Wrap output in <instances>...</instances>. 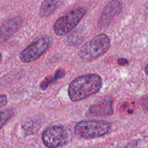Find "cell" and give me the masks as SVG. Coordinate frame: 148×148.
<instances>
[{
  "label": "cell",
  "mask_w": 148,
  "mask_h": 148,
  "mask_svg": "<svg viewBox=\"0 0 148 148\" xmlns=\"http://www.w3.org/2000/svg\"><path fill=\"white\" fill-rule=\"evenodd\" d=\"M110 124L104 121H82L76 124L75 133L78 137L94 139L105 135L110 130Z\"/></svg>",
  "instance_id": "obj_3"
},
{
  "label": "cell",
  "mask_w": 148,
  "mask_h": 148,
  "mask_svg": "<svg viewBox=\"0 0 148 148\" xmlns=\"http://www.w3.org/2000/svg\"><path fill=\"white\" fill-rule=\"evenodd\" d=\"M145 73H146V75L148 76V63L147 64L146 66H145Z\"/></svg>",
  "instance_id": "obj_14"
},
{
  "label": "cell",
  "mask_w": 148,
  "mask_h": 148,
  "mask_svg": "<svg viewBox=\"0 0 148 148\" xmlns=\"http://www.w3.org/2000/svg\"><path fill=\"white\" fill-rule=\"evenodd\" d=\"M71 139L68 130L60 126H53L46 129L42 134L44 144L48 148H58L68 144Z\"/></svg>",
  "instance_id": "obj_4"
},
{
  "label": "cell",
  "mask_w": 148,
  "mask_h": 148,
  "mask_svg": "<svg viewBox=\"0 0 148 148\" xmlns=\"http://www.w3.org/2000/svg\"><path fill=\"white\" fill-rule=\"evenodd\" d=\"M1 59H2V57H1V53H0V63H1Z\"/></svg>",
  "instance_id": "obj_15"
},
{
  "label": "cell",
  "mask_w": 148,
  "mask_h": 148,
  "mask_svg": "<svg viewBox=\"0 0 148 148\" xmlns=\"http://www.w3.org/2000/svg\"><path fill=\"white\" fill-rule=\"evenodd\" d=\"M123 8L122 1L118 0H113L110 1L103 10L100 17L99 25L100 27H107L116 15L121 12Z\"/></svg>",
  "instance_id": "obj_7"
},
{
  "label": "cell",
  "mask_w": 148,
  "mask_h": 148,
  "mask_svg": "<svg viewBox=\"0 0 148 148\" xmlns=\"http://www.w3.org/2000/svg\"><path fill=\"white\" fill-rule=\"evenodd\" d=\"M142 106L148 110V98H145V99L142 101Z\"/></svg>",
  "instance_id": "obj_13"
},
{
  "label": "cell",
  "mask_w": 148,
  "mask_h": 148,
  "mask_svg": "<svg viewBox=\"0 0 148 148\" xmlns=\"http://www.w3.org/2000/svg\"><path fill=\"white\" fill-rule=\"evenodd\" d=\"M13 115H14V111L11 109L6 110V111L0 112V130L2 128V127L7 121L12 117Z\"/></svg>",
  "instance_id": "obj_11"
},
{
  "label": "cell",
  "mask_w": 148,
  "mask_h": 148,
  "mask_svg": "<svg viewBox=\"0 0 148 148\" xmlns=\"http://www.w3.org/2000/svg\"><path fill=\"white\" fill-rule=\"evenodd\" d=\"M22 25L20 18H14L6 22L0 27V42L4 41L19 30Z\"/></svg>",
  "instance_id": "obj_9"
},
{
  "label": "cell",
  "mask_w": 148,
  "mask_h": 148,
  "mask_svg": "<svg viewBox=\"0 0 148 148\" xmlns=\"http://www.w3.org/2000/svg\"><path fill=\"white\" fill-rule=\"evenodd\" d=\"M102 80L100 75H86L78 77L68 87V95L72 101H79L100 91Z\"/></svg>",
  "instance_id": "obj_1"
},
{
  "label": "cell",
  "mask_w": 148,
  "mask_h": 148,
  "mask_svg": "<svg viewBox=\"0 0 148 148\" xmlns=\"http://www.w3.org/2000/svg\"><path fill=\"white\" fill-rule=\"evenodd\" d=\"M7 98L4 95H0V108H2L7 104Z\"/></svg>",
  "instance_id": "obj_12"
},
{
  "label": "cell",
  "mask_w": 148,
  "mask_h": 148,
  "mask_svg": "<svg viewBox=\"0 0 148 148\" xmlns=\"http://www.w3.org/2000/svg\"><path fill=\"white\" fill-rule=\"evenodd\" d=\"M51 45L49 37H43L30 44L20 54V59L24 63H29L39 59L47 51Z\"/></svg>",
  "instance_id": "obj_6"
},
{
  "label": "cell",
  "mask_w": 148,
  "mask_h": 148,
  "mask_svg": "<svg viewBox=\"0 0 148 148\" xmlns=\"http://www.w3.org/2000/svg\"><path fill=\"white\" fill-rule=\"evenodd\" d=\"M113 101L110 98H106L101 102L92 106L89 108V113L95 116H106L112 115L113 113Z\"/></svg>",
  "instance_id": "obj_8"
},
{
  "label": "cell",
  "mask_w": 148,
  "mask_h": 148,
  "mask_svg": "<svg viewBox=\"0 0 148 148\" xmlns=\"http://www.w3.org/2000/svg\"><path fill=\"white\" fill-rule=\"evenodd\" d=\"M60 1H44L40 7V14L41 17L50 15L58 7Z\"/></svg>",
  "instance_id": "obj_10"
},
{
  "label": "cell",
  "mask_w": 148,
  "mask_h": 148,
  "mask_svg": "<svg viewBox=\"0 0 148 148\" xmlns=\"http://www.w3.org/2000/svg\"><path fill=\"white\" fill-rule=\"evenodd\" d=\"M110 46V40L105 34H100L86 43L80 49V58L84 62H90L102 56L107 51Z\"/></svg>",
  "instance_id": "obj_2"
},
{
  "label": "cell",
  "mask_w": 148,
  "mask_h": 148,
  "mask_svg": "<svg viewBox=\"0 0 148 148\" xmlns=\"http://www.w3.org/2000/svg\"><path fill=\"white\" fill-rule=\"evenodd\" d=\"M86 13L84 8L72 10L55 22L54 30L57 36H64L69 33L78 25Z\"/></svg>",
  "instance_id": "obj_5"
}]
</instances>
